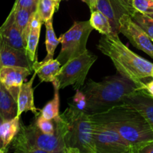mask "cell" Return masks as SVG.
I'll use <instances>...</instances> for the list:
<instances>
[{
    "mask_svg": "<svg viewBox=\"0 0 153 153\" xmlns=\"http://www.w3.org/2000/svg\"><path fill=\"white\" fill-rule=\"evenodd\" d=\"M53 120L56 131L52 134L42 132L35 122L28 126L21 124L19 131L10 143L12 149L22 153H67L64 140L65 119L60 114Z\"/></svg>",
    "mask_w": 153,
    "mask_h": 153,
    "instance_id": "cell-4",
    "label": "cell"
},
{
    "mask_svg": "<svg viewBox=\"0 0 153 153\" xmlns=\"http://www.w3.org/2000/svg\"><path fill=\"white\" fill-rule=\"evenodd\" d=\"M55 90L53 99L46 104L40 111V114L46 119L53 120L60 115V95L59 85L58 81L52 83Z\"/></svg>",
    "mask_w": 153,
    "mask_h": 153,
    "instance_id": "cell-20",
    "label": "cell"
},
{
    "mask_svg": "<svg viewBox=\"0 0 153 153\" xmlns=\"http://www.w3.org/2000/svg\"><path fill=\"white\" fill-rule=\"evenodd\" d=\"M20 116L3 121L0 127V136L2 140L3 148L7 150V146L11 143L20 129Z\"/></svg>",
    "mask_w": 153,
    "mask_h": 153,
    "instance_id": "cell-18",
    "label": "cell"
},
{
    "mask_svg": "<svg viewBox=\"0 0 153 153\" xmlns=\"http://www.w3.org/2000/svg\"><path fill=\"white\" fill-rule=\"evenodd\" d=\"M60 1L55 0H39L36 10L43 22L52 19L53 15L59 8Z\"/></svg>",
    "mask_w": 153,
    "mask_h": 153,
    "instance_id": "cell-23",
    "label": "cell"
},
{
    "mask_svg": "<svg viewBox=\"0 0 153 153\" xmlns=\"http://www.w3.org/2000/svg\"><path fill=\"white\" fill-rule=\"evenodd\" d=\"M131 19L147 34L153 41V19L147 14H144L136 10L130 15Z\"/></svg>",
    "mask_w": 153,
    "mask_h": 153,
    "instance_id": "cell-25",
    "label": "cell"
},
{
    "mask_svg": "<svg viewBox=\"0 0 153 153\" xmlns=\"http://www.w3.org/2000/svg\"><path fill=\"white\" fill-rule=\"evenodd\" d=\"M147 15L149 16H150L151 18H152V19H153V13H149V14H147Z\"/></svg>",
    "mask_w": 153,
    "mask_h": 153,
    "instance_id": "cell-35",
    "label": "cell"
},
{
    "mask_svg": "<svg viewBox=\"0 0 153 153\" xmlns=\"http://www.w3.org/2000/svg\"><path fill=\"white\" fill-rule=\"evenodd\" d=\"M96 153H134L132 146L114 128L93 120Z\"/></svg>",
    "mask_w": 153,
    "mask_h": 153,
    "instance_id": "cell-8",
    "label": "cell"
},
{
    "mask_svg": "<svg viewBox=\"0 0 153 153\" xmlns=\"http://www.w3.org/2000/svg\"><path fill=\"white\" fill-rule=\"evenodd\" d=\"M40 31H41V27L36 28H31L28 34V39L26 41V52L28 54V57L32 61L37 60V48L39 43V39H40Z\"/></svg>",
    "mask_w": 153,
    "mask_h": 153,
    "instance_id": "cell-24",
    "label": "cell"
},
{
    "mask_svg": "<svg viewBox=\"0 0 153 153\" xmlns=\"http://www.w3.org/2000/svg\"><path fill=\"white\" fill-rule=\"evenodd\" d=\"M97 60V55L87 50L63 64L57 76L60 89H64L70 85H73L75 91L81 89L85 84L90 69Z\"/></svg>",
    "mask_w": 153,
    "mask_h": 153,
    "instance_id": "cell-7",
    "label": "cell"
},
{
    "mask_svg": "<svg viewBox=\"0 0 153 153\" xmlns=\"http://www.w3.org/2000/svg\"><path fill=\"white\" fill-rule=\"evenodd\" d=\"M0 39L15 49L26 50V43L14 21V13L10 10L7 19L0 27Z\"/></svg>",
    "mask_w": 153,
    "mask_h": 153,
    "instance_id": "cell-12",
    "label": "cell"
},
{
    "mask_svg": "<svg viewBox=\"0 0 153 153\" xmlns=\"http://www.w3.org/2000/svg\"><path fill=\"white\" fill-rule=\"evenodd\" d=\"M55 1H61V0H55Z\"/></svg>",
    "mask_w": 153,
    "mask_h": 153,
    "instance_id": "cell-36",
    "label": "cell"
},
{
    "mask_svg": "<svg viewBox=\"0 0 153 153\" xmlns=\"http://www.w3.org/2000/svg\"><path fill=\"white\" fill-rule=\"evenodd\" d=\"M36 76L37 74L34 73L29 82L23 83L21 86L17 98L18 116H20L23 112L28 111L34 113L35 115H37L39 113H40V111L38 110L34 105L33 82H34V79Z\"/></svg>",
    "mask_w": 153,
    "mask_h": 153,
    "instance_id": "cell-14",
    "label": "cell"
},
{
    "mask_svg": "<svg viewBox=\"0 0 153 153\" xmlns=\"http://www.w3.org/2000/svg\"><path fill=\"white\" fill-rule=\"evenodd\" d=\"M93 120L114 128L132 146L134 153L153 140V130L143 116L130 105L123 103L102 113L90 114Z\"/></svg>",
    "mask_w": 153,
    "mask_h": 153,
    "instance_id": "cell-1",
    "label": "cell"
},
{
    "mask_svg": "<svg viewBox=\"0 0 153 153\" xmlns=\"http://www.w3.org/2000/svg\"><path fill=\"white\" fill-rule=\"evenodd\" d=\"M152 78H153V70H152Z\"/></svg>",
    "mask_w": 153,
    "mask_h": 153,
    "instance_id": "cell-37",
    "label": "cell"
},
{
    "mask_svg": "<svg viewBox=\"0 0 153 153\" xmlns=\"http://www.w3.org/2000/svg\"><path fill=\"white\" fill-rule=\"evenodd\" d=\"M3 121H4V119H3V117L1 116V114H0V127H1V124H2V123H3ZM0 148H1V149H4V148H3L2 140H1V136H0ZM6 150H7V149H6Z\"/></svg>",
    "mask_w": 153,
    "mask_h": 153,
    "instance_id": "cell-33",
    "label": "cell"
},
{
    "mask_svg": "<svg viewBox=\"0 0 153 153\" xmlns=\"http://www.w3.org/2000/svg\"><path fill=\"white\" fill-rule=\"evenodd\" d=\"M131 4L137 11L142 13H153V0H131Z\"/></svg>",
    "mask_w": 153,
    "mask_h": 153,
    "instance_id": "cell-27",
    "label": "cell"
},
{
    "mask_svg": "<svg viewBox=\"0 0 153 153\" xmlns=\"http://www.w3.org/2000/svg\"><path fill=\"white\" fill-rule=\"evenodd\" d=\"M140 90L132 81L120 74L108 76L100 82L89 79L81 88L86 97L85 111L89 114L102 113L123 104L130 94Z\"/></svg>",
    "mask_w": 153,
    "mask_h": 153,
    "instance_id": "cell-2",
    "label": "cell"
},
{
    "mask_svg": "<svg viewBox=\"0 0 153 153\" xmlns=\"http://www.w3.org/2000/svg\"><path fill=\"white\" fill-rule=\"evenodd\" d=\"M36 125L37 126L42 132L47 134H55L56 131V126L54 120L46 119L41 114L37 117L35 121Z\"/></svg>",
    "mask_w": 153,
    "mask_h": 153,
    "instance_id": "cell-26",
    "label": "cell"
},
{
    "mask_svg": "<svg viewBox=\"0 0 153 153\" xmlns=\"http://www.w3.org/2000/svg\"><path fill=\"white\" fill-rule=\"evenodd\" d=\"M93 30L90 20L74 22L71 28L58 38L61 49L56 59L63 65L86 52L87 42Z\"/></svg>",
    "mask_w": 153,
    "mask_h": 153,
    "instance_id": "cell-6",
    "label": "cell"
},
{
    "mask_svg": "<svg viewBox=\"0 0 153 153\" xmlns=\"http://www.w3.org/2000/svg\"><path fill=\"white\" fill-rule=\"evenodd\" d=\"M32 71V70L26 67L16 66H2L0 67V82L16 102L21 86Z\"/></svg>",
    "mask_w": 153,
    "mask_h": 153,
    "instance_id": "cell-10",
    "label": "cell"
},
{
    "mask_svg": "<svg viewBox=\"0 0 153 153\" xmlns=\"http://www.w3.org/2000/svg\"><path fill=\"white\" fill-rule=\"evenodd\" d=\"M34 61H31L26 50L15 49L0 39V67L2 66H16L33 70Z\"/></svg>",
    "mask_w": 153,
    "mask_h": 153,
    "instance_id": "cell-11",
    "label": "cell"
},
{
    "mask_svg": "<svg viewBox=\"0 0 153 153\" xmlns=\"http://www.w3.org/2000/svg\"><path fill=\"white\" fill-rule=\"evenodd\" d=\"M82 1L85 2V4H88L91 12H93L97 10V2H98L99 0H82Z\"/></svg>",
    "mask_w": 153,
    "mask_h": 153,
    "instance_id": "cell-31",
    "label": "cell"
},
{
    "mask_svg": "<svg viewBox=\"0 0 153 153\" xmlns=\"http://www.w3.org/2000/svg\"><path fill=\"white\" fill-rule=\"evenodd\" d=\"M119 32L123 34L134 47L153 58V41L128 13H123L120 17Z\"/></svg>",
    "mask_w": 153,
    "mask_h": 153,
    "instance_id": "cell-9",
    "label": "cell"
},
{
    "mask_svg": "<svg viewBox=\"0 0 153 153\" xmlns=\"http://www.w3.org/2000/svg\"><path fill=\"white\" fill-rule=\"evenodd\" d=\"M39 0H16L13 6L19 8H25L31 11H35Z\"/></svg>",
    "mask_w": 153,
    "mask_h": 153,
    "instance_id": "cell-29",
    "label": "cell"
},
{
    "mask_svg": "<svg viewBox=\"0 0 153 153\" xmlns=\"http://www.w3.org/2000/svg\"><path fill=\"white\" fill-rule=\"evenodd\" d=\"M143 90H145L149 95L153 97V80L148 83H145Z\"/></svg>",
    "mask_w": 153,
    "mask_h": 153,
    "instance_id": "cell-32",
    "label": "cell"
},
{
    "mask_svg": "<svg viewBox=\"0 0 153 153\" xmlns=\"http://www.w3.org/2000/svg\"><path fill=\"white\" fill-rule=\"evenodd\" d=\"M17 102L0 82V114L4 120L17 116Z\"/></svg>",
    "mask_w": 153,
    "mask_h": 153,
    "instance_id": "cell-17",
    "label": "cell"
},
{
    "mask_svg": "<svg viewBox=\"0 0 153 153\" xmlns=\"http://www.w3.org/2000/svg\"><path fill=\"white\" fill-rule=\"evenodd\" d=\"M138 153H153V140L142 146Z\"/></svg>",
    "mask_w": 153,
    "mask_h": 153,
    "instance_id": "cell-30",
    "label": "cell"
},
{
    "mask_svg": "<svg viewBox=\"0 0 153 153\" xmlns=\"http://www.w3.org/2000/svg\"><path fill=\"white\" fill-rule=\"evenodd\" d=\"M61 114L66 121L64 140L67 153H96L93 122L89 114L70 103Z\"/></svg>",
    "mask_w": 153,
    "mask_h": 153,
    "instance_id": "cell-5",
    "label": "cell"
},
{
    "mask_svg": "<svg viewBox=\"0 0 153 153\" xmlns=\"http://www.w3.org/2000/svg\"><path fill=\"white\" fill-rule=\"evenodd\" d=\"M14 13V21L18 28L22 31V36L25 43L28 39V34L31 31L30 22L34 11H31L25 8H19L13 6L11 9Z\"/></svg>",
    "mask_w": 153,
    "mask_h": 153,
    "instance_id": "cell-19",
    "label": "cell"
},
{
    "mask_svg": "<svg viewBox=\"0 0 153 153\" xmlns=\"http://www.w3.org/2000/svg\"><path fill=\"white\" fill-rule=\"evenodd\" d=\"M124 103L134 107L144 117L153 130V97L145 90H138L130 94Z\"/></svg>",
    "mask_w": 153,
    "mask_h": 153,
    "instance_id": "cell-13",
    "label": "cell"
},
{
    "mask_svg": "<svg viewBox=\"0 0 153 153\" xmlns=\"http://www.w3.org/2000/svg\"><path fill=\"white\" fill-rule=\"evenodd\" d=\"M45 26H46V40H45V44H46V56L43 61H49L52 59L54 57L55 49L58 46V43H60L58 38H57L55 35V30L53 28V24H52V19L45 22Z\"/></svg>",
    "mask_w": 153,
    "mask_h": 153,
    "instance_id": "cell-22",
    "label": "cell"
},
{
    "mask_svg": "<svg viewBox=\"0 0 153 153\" xmlns=\"http://www.w3.org/2000/svg\"><path fill=\"white\" fill-rule=\"evenodd\" d=\"M62 64L57 59H50L38 62L37 60L34 61L33 70L37 74L42 82L54 83L57 82V76L59 73Z\"/></svg>",
    "mask_w": 153,
    "mask_h": 153,
    "instance_id": "cell-15",
    "label": "cell"
},
{
    "mask_svg": "<svg viewBox=\"0 0 153 153\" xmlns=\"http://www.w3.org/2000/svg\"><path fill=\"white\" fill-rule=\"evenodd\" d=\"M97 49L111 60L119 74L143 89V79L152 77L153 63L131 51L120 40L119 34L102 35Z\"/></svg>",
    "mask_w": 153,
    "mask_h": 153,
    "instance_id": "cell-3",
    "label": "cell"
},
{
    "mask_svg": "<svg viewBox=\"0 0 153 153\" xmlns=\"http://www.w3.org/2000/svg\"><path fill=\"white\" fill-rule=\"evenodd\" d=\"M90 22L94 29L97 30L102 35L113 34V30L108 18L100 10H96L91 12Z\"/></svg>",
    "mask_w": 153,
    "mask_h": 153,
    "instance_id": "cell-21",
    "label": "cell"
},
{
    "mask_svg": "<svg viewBox=\"0 0 153 153\" xmlns=\"http://www.w3.org/2000/svg\"><path fill=\"white\" fill-rule=\"evenodd\" d=\"M7 152V150H6V149L0 148V153H4V152Z\"/></svg>",
    "mask_w": 153,
    "mask_h": 153,
    "instance_id": "cell-34",
    "label": "cell"
},
{
    "mask_svg": "<svg viewBox=\"0 0 153 153\" xmlns=\"http://www.w3.org/2000/svg\"><path fill=\"white\" fill-rule=\"evenodd\" d=\"M97 10L104 13L111 25L114 34H119V19L123 13H126L112 0H99Z\"/></svg>",
    "mask_w": 153,
    "mask_h": 153,
    "instance_id": "cell-16",
    "label": "cell"
},
{
    "mask_svg": "<svg viewBox=\"0 0 153 153\" xmlns=\"http://www.w3.org/2000/svg\"><path fill=\"white\" fill-rule=\"evenodd\" d=\"M76 93L73 98V103L79 109L85 111L87 105L86 97L81 89L76 90Z\"/></svg>",
    "mask_w": 153,
    "mask_h": 153,
    "instance_id": "cell-28",
    "label": "cell"
}]
</instances>
